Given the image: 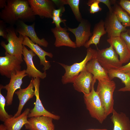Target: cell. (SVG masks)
Masks as SVG:
<instances>
[{"mask_svg":"<svg viewBox=\"0 0 130 130\" xmlns=\"http://www.w3.org/2000/svg\"><path fill=\"white\" fill-rule=\"evenodd\" d=\"M0 18L13 26L19 20L31 22L35 18L27 0H7L6 5L0 13Z\"/></svg>","mask_w":130,"mask_h":130,"instance_id":"obj_1","label":"cell"},{"mask_svg":"<svg viewBox=\"0 0 130 130\" xmlns=\"http://www.w3.org/2000/svg\"><path fill=\"white\" fill-rule=\"evenodd\" d=\"M98 81L96 91L108 116L112 113L114 109L113 93L116 88V84L113 81L109 79Z\"/></svg>","mask_w":130,"mask_h":130,"instance_id":"obj_2","label":"cell"},{"mask_svg":"<svg viewBox=\"0 0 130 130\" xmlns=\"http://www.w3.org/2000/svg\"><path fill=\"white\" fill-rule=\"evenodd\" d=\"M6 39L8 43L6 44L4 41H2L0 43L1 46L4 49L6 52L23 62L24 36L19 34V37H18L15 29L13 26H10L6 27Z\"/></svg>","mask_w":130,"mask_h":130,"instance_id":"obj_3","label":"cell"},{"mask_svg":"<svg viewBox=\"0 0 130 130\" xmlns=\"http://www.w3.org/2000/svg\"><path fill=\"white\" fill-rule=\"evenodd\" d=\"M94 84L90 92L84 94L83 98L86 108L91 117L102 124L107 116L103 106L99 97L95 91Z\"/></svg>","mask_w":130,"mask_h":130,"instance_id":"obj_4","label":"cell"},{"mask_svg":"<svg viewBox=\"0 0 130 130\" xmlns=\"http://www.w3.org/2000/svg\"><path fill=\"white\" fill-rule=\"evenodd\" d=\"M86 51L87 54L85 58L80 62L76 63L70 65L59 63L65 70V73L62 76L61 79L63 84L73 83L79 73L85 69L87 63L96 57L97 50L90 47L87 49Z\"/></svg>","mask_w":130,"mask_h":130,"instance_id":"obj_5","label":"cell"},{"mask_svg":"<svg viewBox=\"0 0 130 130\" xmlns=\"http://www.w3.org/2000/svg\"><path fill=\"white\" fill-rule=\"evenodd\" d=\"M118 55L110 45L109 47L97 50L96 58L102 66L107 72L118 69L122 65Z\"/></svg>","mask_w":130,"mask_h":130,"instance_id":"obj_6","label":"cell"},{"mask_svg":"<svg viewBox=\"0 0 130 130\" xmlns=\"http://www.w3.org/2000/svg\"><path fill=\"white\" fill-rule=\"evenodd\" d=\"M32 79L35 89L36 100L34 103V107L30 110L28 117L30 118L44 116L50 117L55 120H59L60 118L59 116L53 114L47 110L42 104L39 96L40 82L39 78H32Z\"/></svg>","mask_w":130,"mask_h":130,"instance_id":"obj_7","label":"cell"},{"mask_svg":"<svg viewBox=\"0 0 130 130\" xmlns=\"http://www.w3.org/2000/svg\"><path fill=\"white\" fill-rule=\"evenodd\" d=\"M5 56L0 57V73L10 78L12 73L21 70L22 61L5 52Z\"/></svg>","mask_w":130,"mask_h":130,"instance_id":"obj_8","label":"cell"},{"mask_svg":"<svg viewBox=\"0 0 130 130\" xmlns=\"http://www.w3.org/2000/svg\"><path fill=\"white\" fill-rule=\"evenodd\" d=\"M27 76L26 73V70L18 71L16 73L12 74L8 84L5 86L2 85V88L5 89L7 91L6 99L7 106L12 104L14 93L17 89L21 88V86L23 83L22 79Z\"/></svg>","mask_w":130,"mask_h":130,"instance_id":"obj_9","label":"cell"},{"mask_svg":"<svg viewBox=\"0 0 130 130\" xmlns=\"http://www.w3.org/2000/svg\"><path fill=\"white\" fill-rule=\"evenodd\" d=\"M104 22L108 38L120 37L122 32L128 31L126 27L118 20L113 10L111 13L109 12Z\"/></svg>","mask_w":130,"mask_h":130,"instance_id":"obj_10","label":"cell"},{"mask_svg":"<svg viewBox=\"0 0 130 130\" xmlns=\"http://www.w3.org/2000/svg\"><path fill=\"white\" fill-rule=\"evenodd\" d=\"M96 81L94 80L93 75L85 68L73 80V87L75 90L78 92L88 94L90 92L92 85Z\"/></svg>","mask_w":130,"mask_h":130,"instance_id":"obj_11","label":"cell"},{"mask_svg":"<svg viewBox=\"0 0 130 130\" xmlns=\"http://www.w3.org/2000/svg\"><path fill=\"white\" fill-rule=\"evenodd\" d=\"M34 13L41 17L52 18L55 9L53 2L49 0H28Z\"/></svg>","mask_w":130,"mask_h":130,"instance_id":"obj_12","label":"cell"},{"mask_svg":"<svg viewBox=\"0 0 130 130\" xmlns=\"http://www.w3.org/2000/svg\"><path fill=\"white\" fill-rule=\"evenodd\" d=\"M35 24L33 23L32 25H28L23 21L19 20L16 24V33L28 37L33 43L39 46L47 47L48 45L47 41L44 38L40 39L38 37L35 30Z\"/></svg>","mask_w":130,"mask_h":130,"instance_id":"obj_13","label":"cell"},{"mask_svg":"<svg viewBox=\"0 0 130 130\" xmlns=\"http://www.w3.org/2000/svg\"><path fill=\"white\" fill-rule=\"evenodd\" d=\"M76 28L68 27L67 30L73 33L76 38L75 43L77 47L84 46L92 35L91 32V26L86 20H82Z\"/></svg>","mask_w":130,"mask_h":130,"instance_id":"obj_14","label":"cell"},{"mask_svg":"<svg viewBox=\"0 0 130 130\" xmlns=\"http://www.w3.org/2000/svg\"><path fill=\"white\" fill-rule=\"evenodd\" d=\"M23 59L26 64L27 68L26 73L29 77L39 78L42 79L45 78L46 76V71L43 72L38 70L35 66L33 61V58L36 54L31 50H28L23 45Z\"/></svg>","mask_w":130,"mask_h":130,"instance_id":"obj_15","label":"cell"},{"mask_svg":"<svg viewBox=\"0 0 130 130\" xmlns=\"http://www.w3.org/2000/svg\"><path fill=\"white\" fill-rule=\"evenodd\" d=\"M53 119L44 116L32 117L28 119L29 123L25 124V128L29 130H55Z\"/></svg>","mask_w":130,"mask_h":130,"instance_id":"obj_16","label":"cell"},{"mask_svg":"<svg viewBox=\"0 0 130 130\" xmlns=\"http://www.w3.org/2000/svg\"><path fill=\"white\" fill-rule=\"evenodd\" d=\"M23 36L24 37L23 45L28 47L38 56L40 59V65L44 66L43 70L45 71L49 69L51 65L50 62L46 60V56H47L52 58L53 57L52 54L43 50L38 44L33 43L27 36Z\"/></svg>","mask_w":130,"mask_h":130,"instance_id":"obj_17","label":"cell"},{"mask_svg":"<svg viewBox=\"0 0 130 130\" xmlns=\"http://www.w3.org/2000/svg\"><path fill=\"white\" fill-rule=\"evenodd\" d=\"M107 41L119 56V60L123 64L128 63L130 59V52L124 40L120 37L108 38Z\"/></svg>","mask_w":130,"mask_h":130,"instance_id":"obj_18","label":"cell"},{"mask_svg":"<svg viewBox=\"0 0 130 130\" xmlns=\"http://www.w3.org/2000/svg\"><path fill=\"white\" fill-rule=\"evenodd\" d=\"M66 27H56L51 29L55 38L54 44L56 47L66 46L72 48L77 47L75 42L73 41L70 38L69 33L67 32Z\"/></svg>","mask_w":130,"mask_h":130,"instance_id":"obj_19","label":"cell"},{"mask_svg":"<svg viewBox=\"0 0 130 130\" xmlns=\"http://www.w3.org/2000/svg\"><path fill=\"white\" fill-rule=\"evenodd\" d=\"M34 88L33 79L32 78L29 85L26 88L20 89L15 92L19 100L18 110L13 117H16L21 114L23 108L27 101L35 96Z\"/></svg>","mask_w":130,"mask_h":130,"instance_id":"obj_20","label":"cell"},{"mask_svg":"<svg viewBox=\"0 0 130 130\" xmlns=\"http://www.w3.org/2000/svg\"><path fill=\"white\" fill-rule=\"evenodd\" d=\"M85 68L93 75L94 80L109 79L107 72L100 65L96 57L87 63Z\"/></svg>","mask_w":130,"mask_h":130,"instance_id":"obj_21","label":"cell"},{"mask_svg":"<svg viewBox=\"0 0 130 130\" xmlns=\"http://www.w3.org/2000/svg\"><path fill=\"white\" fill-rule=\"evenodd\" d=\"M30 110L27 108L18 117H13L6 119L4 122V124L7 130H21L24 125L29 123L27 117Z\"/></svg>","mask_w":130,"mask_h":130,"instance_id":"obj_22","label":"cell"},{"mask_svg":"<svg viewBox=\"0 0 130 130\" xmlns=\"http://www.w3.org/2000/svg\"><path fill=\"white\" fill-rule=\"evenodd\" d=\"M110 118L113 124V130H130V120L125 114L118 113L114 109Z\"/></svg>","mask_w":130,"mask_h":130,"instance_id":"obj_23","label":"cell"},{"mask_svg":"<svg viewBox=\"0 0 130 130\" xmlns=\"http://www.w3.org/2000/svg\"><path fill=\"white\" fill-rule=\"evenodd\" d=\"M104 26V21L102 20L95 26L92 34L89 39L84 46L87 48L91 44H94L96 46L99 43L101 38L106 34Z\"/></svg>","mask_w":130,"mask_h":130,"instance_id":"obj_24","label":"cell"},{"mask_svg":"<svg viewBox=\"0 0 130 130\" xmlns=\"http://www.w3.org/2000/svg\"><path fill=\"white\" fill-rule=\"evenodd\" d=\"M109 79L112 80L115 78L120 79L125 86L120 88L118 91L130 92V76L128 74L119 71L118 69H112L107 72Z\"/></svg>","mask_w":130,"mask_h":130,"instance_id":"obj_25","label":"cell"},{"mask_svg":"<svg viewBox=\"0 0 130 130\" xmlns=\"http://www.w3.org/2000/svg\"><path fill=\"white\" fill-rule=\"evenodd\" d=\"M55 3H60L62 5L68 4L71 7L77 20L80 22L82 20L79 8V0H53Z\"/></svg>","mask_w":130,"mask_h":130,"instance_id":"obj_26","label":"cell"},{"mask_svg":"<svg viewBox=\"0 0 130 130\" xmlns=\"http://www.w3.org/2000/svg\"><path fill=\"white\" fill-rule=\"evenodd\" d=\"M113 10L118 20L123 25L126 27H130V16L126 12L117 5H115Z\"/></svg>","mask_w":130,"mask_h":130,"instance_id":"obj_27","label":"cell"},{"mask_svg":"<svg viewBox=\"0 0 130 130\" xmlns=\"http://www.w3.org/2000/svg\"><path fill=\"white\" fill-rule=\"evenodd\" d=\"M2 85L0 86V120L4 122L6 119L12 117L13 116L8 114L6 111L5 107L6 103V99L2 95L1 91L2 88Z\"/></svg>","mask_w":130,"mask_h":130,"instance_id":"obj_28","label":"cell"},{"mask_svg":"<svg viewBox=\"0 0 130 130\" xmlns=\"http://www.w3.org/2000/svg\"><path fill=\"white\" fill-rule=\"evenodd\" d=\"M99 3L96 0H90L88 1L87 4L90 6V13L94 14L101 10L102 8L99 5Z\"/></svg>","mask_w":130,"mask_h":130,"instance_id":"obj_29","label":"cell"},{"mask_svg":"<svg viewBox=\"0 0 130 130\" xmlns=\"http://www.w3.org/2000/svg\"><path fill=\"white\" fill-rule=\"evenodd\" d=\"M119 4L130 15V0H121Z\"/></svg>","mask_w":130,"mask_h":130,"instance_id":"obj_30","label":"cell"},{"mask_svg":"<svg viewBox=\"0 0 130 130\" xmlns=\"http://www.w3.org/2000/svg\"><path fill=\"white\" fill-rule=\"evenodd\" d=\"M120 37L124 40L130 52V36L127 32H122Z\"/></svg>","mask_w":130,"mask_h":130,"instance_id":"obj_31","label":"cell"},{"mask_svg":"<svg viewBox=\"0 0 130 130\" xmlns=\"http://www.w3.org/2000/svg\"><path fill=\"white\" fill-rule=\"evenodd\" d=\"M52 18L53 20L52 23L55 24L56 27H61L60 24L61 22L65 23V22L66 20L62 19L60 17L55 16H52Z\"/></svg>","mask_w":130,"mask_h":130,"instance_id":"obj_32","label":"cell"},{"mask_svg":"<svg viewBox=\"0 0 130 130\" xmlns=\"http://www.w3.org/2000/svg\"><path fill=\"white\" fill-rule=\"evenodd\" d=\"M0 35L6 39V27H5V26L4 24L5 23L2 20H0Z\"/></svg>","mask_w":130,"mask_h":130,"instance_id":"obj_33","label":"cell"},{"mask_svg":"<svg viewBox=\"0 0 130 130\" xmlns=\"http://www.w3.org/2000/svg\"><path fill=\"white\" fill-rule=\"evenodd\" d=\"M65 10V8L63 6L57 9H54L53 11L52 16L60 17L62 15V13H63Z\"/></svg>","mask_w":130,"mask_h":130,"instance_id":"obj_34","label":"cell"},{"mask_svg":"<svg viewBox=\"0 0 130 130\" xmlns=\"http://www.w3.org/2000/svg\"><path fill=\"white\" fill-rule=\"evenodd\" d=\"M118 70L121 72L128 74L130 76V61L126 65L122 66Z\"/></svg>","mask_w":130,"mask_h":130,"instance_id":"obj_35","label":"cell"},{"mask_svg":"<svg viewBox=\"0 0 130 130\" xmlns=\"http://www.w3.org/2000/svg\"><path fill=\"white\" fill-rule=\"evenodd\" d=\"M96 0L100 3H102L106 5L109 10V12L111 13L113 11V9L111 6V2L113 0Z\"/></svg>","mask_w":130,"mask_h":130,"instance_id":"obj_36","label":"cell"},{"mask_svg":"<svg viewBox=\"0 0 130 130\" xmlns=\"http://www.w3.org/2000/svg\"><path fill=\"white\" fill-rule=\"evenodd\" d=\"M6 0H0V8H4L6 5Z\"/></svg>","mask_w":130,"mask_h":130,"instance_id":"obj_37","label":"cell"},{"mask_svg":"<svg viewBox=\"0 0 130 130\" xmlns=\"http://www.w3.org/2000/svg\"><path fill=\"white\" fill-rule=\"evenodd\" d=\"M0 130H7L4 124H1L0 125Z\"/></svg>","mask_w":130,"mask_h":130,"instance_id":"obj_38","label":"cell"},{"mask_svg":"<svg viewBox=\"0 0 130 130\" xmlns=\"http://www.w3.org/2000/svg\"><path fill=\"white\" fill-rule=\"evenodd\" d=\"M85 130H108L106 129H86Z\"/></svg>","mask_w":130,"mask_h":130,"instance_id":"obj_39","label":"cell"},{"mask_svg":"<svg viewBox=\"0 0 130 130\" xmlns=\"http://www.w3.org/2000/svg\"><path fill=\"white\" fill-rule=\"evenodd\" d=\"M128 34L130 36V28L128 30Z\"/></svg>","mask_w":130,"mask_h":130,"instance_id":"obj_40","label":"cell"}]
</instances>
